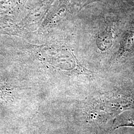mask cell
Wrapping results in <instances>:
<instances>
[{
	"instance_id": "obj_1",
	"label": "cell",
	"mask_w": 134,
	"mask_h": 134,
	"mask_svg": "<svg viewBox=\"0 0 134 134\" xmlns=\"http://www.w3.org/2000/svg\"><path fill=\"white\" fill-rule=\"evenodd\" d=\"M134 50V30L128 31L125 35L121 42L119 56H125Z\"/></svg>"
}]
</instances>
